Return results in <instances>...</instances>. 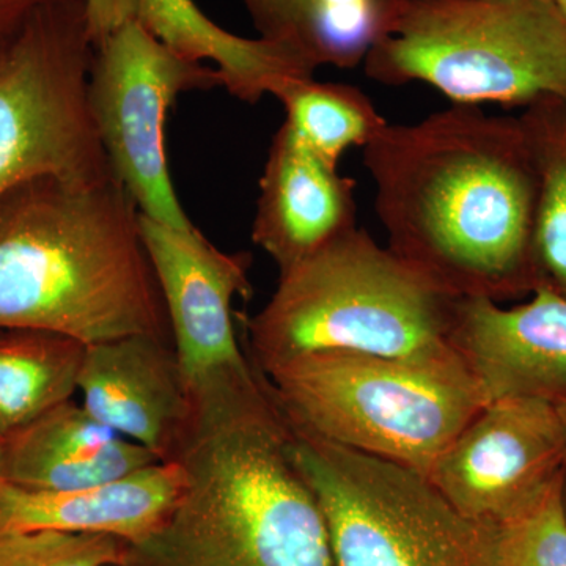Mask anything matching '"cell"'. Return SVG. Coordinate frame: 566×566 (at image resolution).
Instances as JSON below:
<instances>
[{
    "instance_id": "cell-27",
    "label": "cell",
    "mask_w": 566,
    "mask_h": 566,
    "mask_svg": "<svg viewBox=\"0 0 566 566\" xmlns=\"http://www.w3.org/2000/svg\"><path fill=\"white\" fill-rule=\"evenodd\" d=\"M6 474V441L0 439V480H3Z\"/></svg>"
},
{
    "instance_id": "cell-18",
    "label": "cell",
    "mask_w": 566,
    "mask_h": 566,
    "mask_svg": "<svg viewBox=\"0 0 566 566\" xmlns=\"http://www.w3.org/2000/svg\"><path fill=\"white\" fill-rule=\"evenodd\" d=\"M260 39L308 65L356 69L392 31L406 0H243Z\"/></svg>"
},
{
    "instance_id": "cell-9",
    "label": "cell",
    "mask_w": 566,
    "mask_h": 566,
    "mask_svg": "<svg viewBox=\"0 0 566 566\" xmlns=\"http://www.w3.org/2000/svg\"><path fill=\"white\" fill-rule=\"evenodd\" d=\"M222 87L214 66L189 61L134 20L95 44L88 106L111 172L140 214L189 229L167 161L169 112L185 92Z\"/></svg>"
},
{
    "instance_id": "cell-19",
    "label": "cell",
    "mask_w": 566,
    "mask_h": 566,
    "mask_svg": "<svg viewBox=\"0 0 566 566\" xmlns=\"http://www.w3.org/2000/svg\"><path fill=\"white\" fill-rule=\"evenodd\" d=\"M85 345L50 331L0 327V439L7 441L77 392Z\"/></svg>"
},
{
    "instance_id": "cell-25",
    "label": "cell",
    "mask_w": 566,
    "mask_h": 566,
    "mask_svg": "<svg viewBox=\"0 0 566 566\" xmlns=\"http://www.w3.org/2000/svg\"><path fill=\"white\" fill-rule=\"evenodd\" d=\"M54 0H0V54L18 35L25 21Z\"/></svg>"
},
{
    "instance_id": "cell-16",
    "label": "cell",
    "mask_w": 566,
    "mask_h": 566,
    "mask_svg": "<svg viewBox=\"0 0 566 566\" xmlns=\"http://www.w3.org/2000/svg\"><path fill=\"white\" fill-rule=\"evenodd\" d=\"M161 463L150 450L65 401L6 441L3 480L40 490H84Z\"/></svg>"
},
{
    "instance_id": "cell-11",
    "label": "cell",
    "mask_w": 566,
    "mask_h": 566,
    "mask_svg": "<svg viewBox=\"0 0 566 566\" xmlns=\"http://www.w3.org/2000/svg\"><path fill=\"white\" fill-rule=\"evenodd\" d=\"M140 232L186 381L245 363L232 304L252 293L251 253L221 251L196 226L177 229L144 214Z\"/></svg>"
},
{
    "instance_id": "cell-23",
    "label": "cell",
    "mask_w": 566,
    "mask_h": 566,
    "mask_svg": "<svg viewBox=\"0 0 566 566\" xmlns=\"http://www.w3.org/2000/svg\"><path fill=\"white\" fill-rule=\"evenodd\" d=\"M132 543L107 534L0 535V566H128Z\"/></svg>"
},
{
    "instance_id": "cell-20",
    "label": "cell",
    "mask_w": 566,
    "mask_h": 566,
    "mask_svg": "<svg viewBox=\"0 0 566 566\" xmlns=\"http://www.w3.org/2000/svg\"><path fill=\"white\" fill-rule=\"evenodd\" d=\"M521 126L538 175L535 268L538 286L566 297V99L524 107Z\"/></svg>"
},
{
    "instance_id": "cell-3",
    "label": "cell",
    "mask_w": 566,
    "mask_h": 566,
    "mask_svg": "<svg viewBox=\"0 0 566 566\" xmlns=\"http://www.w3.org/2000/svg\"><path fill=\"white\" fill-rule=\"evenodd\" d=\"M0 327L172 338L139 208L115 177L41 178L0 200Z\"/></svg>"
},
{
    "instance_id": "cell-10",
    "label": "cell",
    "mask_w": 566,
    "mask_h": 566,
    "mask_svg": "<svg viewBox=\"0 0 566 566\" xmlns=\"http://www.w3.org/2000/svg\"><path fill=\"white\" fill-rule=\"evenodd\" d=\"M556 405L502 398L480 409L427 479L465 520L488 527L520 512L562 475Z\"/></svg>"
},
{
    "instance_id": "cell-6",
    "label": "cell",
    "mask_w": 566,
    "mask_h": 566,
    "mask_svg": "<svg viewBox=\"0 0 566 566\" xmlns=\"http://www.w3.org/2000/svg\"><path fill=\"white\" fill-rule=\"evenodd\" d=\"M363 66L387 87L419 82L458 106L566 99V18L554 0H406Z\"/></svg>"
},
{
    "instance_id": "cell-4",
    "label": "cell",
    "mask_w": 566,
    "mask_h": 566,
    "mask_svg": "<svg viewBox=\"0 0 566 566\" xmlns=\"http://www.w3.org/2000/svg\"><path fill=\"white\" fill-rule=\"evenodd\" d=\"M457 301L357 227L279 274L273 296L245 323L249 356L263 374L319 352L457 359Z\"/></svg>"
},
{
    "instance_id": "cell-17",
    "label": "cell",
    "mask_w": 566,
    "mask_h": 566,
    "mask_svg": "<svg viewBox=\"0 0 566 566\" xmlns=\"http://www.w3.org/2000/svg\"><path fill=\"white\" fill-rule=\"evenodd\" d=\"M137 21L182 57L214 63L222 88L240 102L259 103L283 81L315 74L281 44L223 31L193 0H137Z\"/></svg>"
},
{
    "instance_id": "cell-14",
    "label": "cell",
    "mask_w": 566,
    "mask_h": 566,
    "mask_svg": "<svg viewBox=\"0 0 566 566\" xmlns=\"http://www.w3.org/2000/svg\"><path fill=\"white\" fill-rule=\"evenodd\" d=\"M354 229L356 180L338 172L283 122L260 178L253 243L281 274Z\"/></svg>"
},
{
    "instance_id": "cell-24",
    "label": "cell",
    "mask_w": 566,
    "mask_h": 566,
    "mask_svg": "<svg viewBox=\"0 0 566 566\" xmlns=\"http://www.w3.org/2000/svg\"><path fill=\"white\" fill-rule=\"evenodd\" d=\"M93 43L137 20V0H85Z\"/></svg>"
},
{
    "instance_id": "cell-5",
    "label": "cell",
    "mask_w": 566,
    "mask_h": 566,
    "mask_svg": "<svg viewBox=\"0 0 566 566\" xmlns=\"http://www.w3.org/2000/svg\"><path fill=\"white\" fill-rule=\"evenodd\" d=\"M264 375L301 430L424 476L486 405L460 357L411 360L319 352Z\"/></svg>"
},
{
    "instance_id": "cell-7",
    "label": "cell",
    "mask_w": 566,
    "mask_h": 566,
    "mask_svg": "<svg viewBox=\"0 0 566 566\" xmlns=\"http://www.w3.org/2000/svg\"><path fill=\"white\" fill-rule=\"evenodd\" d=\"M95 54L85 0H54L0 54V200L41 178L114 177L88 106Z\"/></svg>"
},
{
    "instance_id": "cell-12",
    "label": "cell",
    "mask_w": 566,
    "mask_h": 566,
    "mask_svg": "<svg viewBox=\"0 0 566 566\" xmlns=\"http://www.w3.org/2000/svg\"><path fill=\"white\" fill-rule=\"evenodd\" d=\"M453 349L486 403L502 398L566 400V297L536 286L531 300L502 307L486 297H458Z\"/></svg>"
},
{
    "instance_id": "cell-8",
    "label": "cell",
    "mask_w": 566,
    "mask_h": 566,
    "mask_svg": "<svg viewBox=\"0 0 566 566\" xmlns=\"http://www.w3.org/2000/svg\"><path fill=\"white\" fill-rule=\"evenodd\" d=\"M292 431L335 566H490L485 527L458 513L427 476L293 423Z\"/></svg>"
},
{
    "instance_id": "cell-13",
    "label": "cell",
    "mask_w": 566,
    "mask_h": 566,
    "mask_svg": "<svg viewBox=\"0 0 566 566\" xmlns=\"http://www.w3.org/2000/svg\"><path fill=\"white\" fill-rule=\"evenodd\" d=\"M77 392L115 433L169 460L189 416V386L174 340L133 334L85 345Z\"/></svg>"
},
{
    "instance_id": "cell-22",
    "label": "cell",
    "mask_w": 566,
    "mask_h": 566,
    "mask_svg": "<svg viewBox=\"0 0 566 566\" xmlns=\"http://www.w3.org/2000/svg\"><path fill=\"white\" fill-rule=\"evenodd\" d=\"M485 531L490 566H566L562 480Z\"/></svg>"
},
{
    "instance_id": "cell-15",
    "label": "cell",
    "mask_w": 566,
    "mask_h": 566,
    "mask_svg": "<svg viewBox=\"0 0 566 566\" xmlns=\"http://www.w3.org/2000/svg\"><path fill=\"white\" fill-rule=\"evenodd\" d=\"M181 486L182 471L175 461L84 490H40L0 480V535L107 534L136 546L161 526Z\"/></svg>"
},
{
    "instance_id": "cell-21",
    "label": "cell",
    "mask_w": 566,
    "mask_h": 566,
    "mask_svg": "<svg viewBox=\"0 0 566 566\" xmlns=\"http://www.w3.org/2000/svg\"><path fill=\"white\" fill-rule=\"evenodd\" d=\"M273 96L285 109L286 125L334 166L349 148L367 147L387 125L370 96L356 85L292 77Z\"/></svg>"
},
{
    "instance_id": "cell-2",
    "label": "cell",
    "mask_w": 566,
    "mask_h": 566,
    "mask_svg": "<svg viewBox=\"0 0 566 566\" xmlns=\"http://www.w3.org/2000/svg\"><path fill=\"white\" fill-rule=\"evenodd\" d=\"M181 493L128 566H335L289 417L251 357L189 382Z\"/></svg>"
},
{
    "instance_id": "cell-28",
    "label": "cell",
    "mask_w": 566,
    "mask_h": 566,
    "mask_svg": "<svg viewBox=\"0 0 566 566\" xmlns=\"http://www.w3.org/2000/svg\"><path fill=\"white\" fill-rule=\"evenodd\" d=\"M556 2V6L558 7V10L564 13V17L566 18V0H554Z\"/></svg>"
},
{
    "instance_id": "cell-26",
    "label": "cell",
    "mask_w": 566,
    "mask_h": 566,
    "mask_svg": "<svg viewBox=\"0 0 566 566\" xmlns=\"http://www.w3.org/2000/svg\"><path fill=\"white\" fill-rule=\"evenodd\" d=\"M558 417H560L562 434H564V458H562V502L566 513V400L556 405Z\"/></svg>"
},
{
    "instance_id": "cell-1",
    "label": "cell",
    "mask_w": 566,
    "mask_h": 566,
    "mask_svg": "<svg viewBox=\"0 0 566 566\" xmlns=\"http://www.w3.org/2000/svg\"><path fill=\"white\" fill-rule=\"evenodd\" d=\"M363 163L387 248L457 297L495 303L538 286V175L517 117L476 106L387 123Z\"/></svg>"
}]
</instances>
